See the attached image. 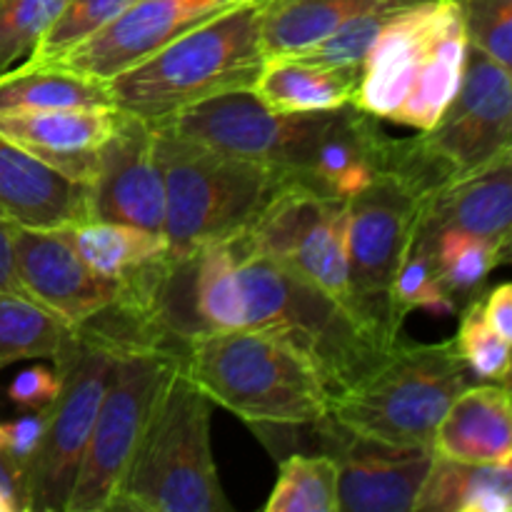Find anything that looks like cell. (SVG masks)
Returning <instances> with one entry per match:
<instances>
[{
  "mask_svg": "<svg viewBox=\"0 0 512 512\" xmlns=\"http://www.w3.org/2000/svg\"><path fill=\"white\" fill-rule=\"evenodd\" d=\"M430 195L408 175L388 170L348 200V273L355 315L390 343H398L403 330L390 288Z\"/></svg>",
  "mask_w": 512,
  "mask_h": 512,
  "instance_id": "obj_10",
  "label": "cell"
},
{
  "mask_svg": "<svg viewBox=\"0 0 512 512\" xmlns=\"http://www.w3.org/2000/svg\"><path fill=\"white\" fill-rule=\"evenodd\" d=\"M435 455L475 465H512L510 383H470L433 433Z\"/></svg>",
  "mask_w": 512,
  "mask_h": 512,
  "instance_id": "obj_21",
  "label": "cell"
},
{
  "mask_svg": "<svg viewBox=\"0 0 512 512\" xmlns=\"http://www.w3.org/2000/svg\"><path fill=\"white\" fill-rule=\"evenodd\" d=\"M390 300H393L395 318L403 323L413 310H428L433 315H460L458 303L450 298L440 280L438 268L433 258V235L428 225L420 220L400 258L398 270H395L393 288H390Z\"/></svg>",
  "mask_w": 512,
  "mask_h": 512,
  "instance_id": "obj_30",
  "label": "cell"
},
{
  "mask_svg": "<svg viewBox=\"0 0 512 512\" xmlns=\"http://www.w3.org/2000/svg\"><path fill=\"white\" fill-rule=\"evenodd\" d=\"M138 323L140 315L118 303L70 330L53 360L60 390L48 405L43 443L25 473V512H65L115 355Z\"/></svg>",
  "mask_w": 512,
  "mask_h": 512,
  "instance_id": "obj_7",
  "label": "cell"
},
{
  "mask_svg": "<svg viewBox=\"0 0 512 512\" xmlns=\"http://www.w3.org/2000/svg\"><path fill=\"white\" fill-rule=\"evenodd\" d=\"M418 138L448 178L512 153V68L468 43L458 93Z\"/></svg>",
  "mask_w": 512,
  "mask_h": 512,
  "instance_id": "obj_13",
  "label": "cell"
},
{
  "mask_svg": "<svg viewBox=\"0 0 512 512\" xmlns=\"http://www.w3.org/2000/svg\"><path fill=\"white\" fill-rule=\"evenodd\" d=\"M418 0H263L265 58L298 55L365 10Z\"/></svg>",
  "mask_w": 512,
  "mask_h": 512,
  "instance_id": "obj_26",
  "label": "cell"
},
{
  "mask_svg": "<svg viewBox=\"0 0 512 512\" xmlns=\"http://www.w3.org/2000/svg\"><path fill=\"white\" fill-rule=\"evenodd\" d=\"M395 140L380 130L378 118L353 103L343 105L320 138L303 185L328 198L350 200L388 173Z\"/></svg>",
  "mask_w": 512,
  "mask_h": 512,
  "instance_id": "obj_19",
  "label": "cell"
},
{
  "mask_svg": "<svg viewBox=\"0 0 512 512\" xmlns=\"http://www.w3.org/2000/svg\"><path fill=\"white\" fill-rule=\"evenodd\" d=\"M13 268L28 298L80 325L128 300L130 290L85 265L60 228L13 225Z\"/></svg>",
  "mask_w": 512,
  "mask_h": 512,
  "instance_id": "obj_16",
  "label": "cell"
},
{
  "mask_svg": "<svg viewBox=\"0 0 512 512\" xmlns=\"http://www.w3.org/2000/svg\"><path fill=\"white\" fill-rule=\"evenodd\" d=\"M210 400L173 363L138 435L110 510L230 512L210 443Z\"/></svg>",
  "mask_w": 512,
  "mask_h": 512,
  "instance_id": "obj_5",
  "label": "cell"
},
{
  "mask_svg": "<svg viewBox=\"0 0 512 512\" xmlns=\"http://www.w3.org/2000/svg\"><path fill=\"white\" fill-rule=\"evenodd\" d=\"M13 225L10 220L0 218V290L25 295L13 268Z\"/></svg>",
  "mask_w": 512,
  "mask_h": 512,
  "instance_id": "obj_40",
  "label": "cell"
},
{
  "mask_svg": "<svg viewBox=\"0 0 512 512\" xmlns=\"http://www.w3.org/2000/svg\"><path fill=\"white\" fill-rule=\"evenodd\" d=\"M480 310H483L490 328L498 330L505 340L512 343V285L498 283L495 288H490L488 295L480 298Z\"/></svg>",
  "mask_w": 512,
  "mask_h": 512,
  "instance_id": "obj_38",
  "label": "cell"
},
{
  "mask_svg": "<svg viewBox=\"0 0 512 512\" xmlns=\"http://www.w3.org/2000/svg\"><path fill=\"white\" fill-rule=\"evenodd\" d=\"M358 75L300 55L265 58L253 93L280 113H323L353 103Z\"/></svg>",
  "mask_w": 512,
  "mask_h": 512,
  "instance_id": "obj_24",
  "label": "cell"
},
{
  "mask_svg": "<svg viewBox=\"0 0 512 512\" xmlns=\"http://www.w3.org/2000/svg\"><path fill=\"white\" fill-rule=\"evenodd\" d=\"M265 512H338V465L328 453H290Z\"/></svg>",
  "mask_w": 512,
  "mask_h": 512,
  "instance_id": "obj_31",
  "label": "cell"
},
{
  "mask_svg": "<svg viewBox=\"0 0 512 512\" xmlns=\"http://www.w3.org/2000/svg\"><path fill=\"white\" fill-rule=\"evenodd\" d=\"M428 228L433 235L435 268H438L445 290L463 313L465 305L478 298L488 275L498 265L508 263L512 245L495 243V240L480 238V235L465 233L458 228H433V225Z\"/></svg>",
  "mask_w": 512,
  "mask_h": 512,
  "instance_id": "obj_28",
  "label": "cell"
},
{
  "mask_svg": "<svg viewBox=\"0 0 512 512\" xmlns=\"http://www.w3.org/2000/svg\"><path fill=\"white\" fill-rule=\"evenodd\" d=\"M130 3H135V0H68L58 20L50 25L48 33L40 38V43L25 60L55 63L65 53L85 43L90 35L98 33L115 15L123 13Z\"/></svg>",
  "mask_w": 512,
  "mask_h": 512,
  "instance_id": "obj_33",
  "label": "cell"
},
{
  "mask_svg": "<svg viewBox=\"0 0 512 512\" xmlns=\"http://www.w3.org/2000/svg\"><path fill=\"white\" fill-rule=\"evenodd\" d=\"M470 383L475 380L453 340L428 345L400 340L375 368L330 395L328 418L363 438L430 445L445 410Z\"/></svg>",
  "mask_w": 512,
  "mask_h": 512,
  "instance_id": "obj_8",
  "label": "cell"
},
{
  "mask_svg": "<svg viewBox=\"0 0 512 512\" xmlns=\"http://www.w3.org/2000/svg\"><path fill=\"white\" fill-rule=\"evenodd\" d=\"M245 328L285 340L323 375L330 395L380 363L395 345L360 323L345 305L278 260L233 235Z\"/></svg>",
  "mask_w": 512,
  "mask_h": 512,
  "instance_id": "obj_4",
  "label": "cell"
},
{
  "mask_svg": "<svg viewBox=\"0 0 512 512\" xmlns=\"http://www.w3.org/2000/svg\"><path fill=\"white\" fill-rule=\"evenodd\" d=\"M0 495L10 500L15 512H25V478L18 465L8 458L3 443H0Z\"/></svg>",
  "mask_w": 512,
  "mask_h": 512,
  "instance_id": "obj_39",
  "label": "cell"
},
{
  "mask_svg": "<svg viewBox=\"0 0 512 512\" xmlns=\"http://www.w3.org/2000/svg\"><path fill=\"white\" fill-rule=\"evenodd\" d=\"M0 218L25 228L75 223L88 218V185L0 138Z\"/></svg>",
  "mask_w": 512,
  "mask_h": 512,
  "instance_id": "obj_20",
  "label": "cell"
},
{
  "mask_svg": "<svg viewBox=\"0 0 512 512\" xmlns=\"http://www.w3.org/2000/svg\"><path fill=\"white\" fill-rule=\"evenodd\" d=\"M68 0H0V73L28 58Z\"/></svg>",
  "mask_w": 512,
  "mask_h": 512,
  "instance_id": "obj_34",
  "label": "cell"
},
{
  "mask_svg": "<svg viewBox=\"0 0 512 512\" xmlns=\"http://www.w3.org/2000/svg\"><path fill=\"white\" fill-rule=\"evenodd\" d=\"M60 390V375L55 365H33V368L23 370L13 383L8 385V398L15 408L23 413H35V410H45L55 400Z\"/></svg>",
  "mask_w": 512,
  "mask_h": 512,
  "instance_id": "obj_37",
  "label": "cell"
},
{
  "mask_svg": "<svg viewBox=\"0 0 512 512\" xmlns=\"http://www.w3.org/2000/svg\"><path fill=\"white\" fill-rule=\"evenodd\" d=\"M45 425H48V408L25 413L15 420H0V443H3L8 458L18 465L23 478L43 443Z\"/></svg>",
  "mask_w": 512,
  "mask_h": 512,
  "instance_id": "obj_36",
  "label": "cell"
},
{
  "mask_svg": "<svg viewBox=\"0 0 512 512\" xmlns=\"http://www.w3.org/2000/svg\"><path fill=\"white\" fill-rule=\"evenodd\" d=\"M115 108L105 83L73 73L58 63H30L0 73V110L38 113V110Z\"/></svg>",
  "mask_w": 512,
  "mask_h": 512,
  "instance_id": "obj_27",
  "label": "cell"
},
{
  "mask_svg": "<svg viewBox=\"0 0 512 512\" xmlns=\"http://www.w3.org/2000/svg\"><path fill=\"white\" fill-rule=\"evenodd\" d=\"M335 113L338 108L323 113H280L268 108L253 90L243 88L188 105L158 125H168L183 138L208 148L283 170L303 183Z\"/></svg>",
  "mask_w": 512,
  "mask_h": 512,
  "instance_id": "obj_11",
  "label": "cell"
},
{
  "mask_svg": "<svg viewBox=\"0 0 512 512\" xmlns=\"http://www.w3.org/2000/svg\"><path fill=\"white\" fill-rule=\"evenodd\" d=\"M468 33L458 0H420L400 10L370 48L353 105L418 133L433 128L458 93Z\"/></svg>",
  "mask_w": 512,
  "mask_h": 512,
  "instance_id": "obj_2",
  "label": "cell"
},
{
  "mask_svg": "<svg viewBox=\"0 0 512 512\" xmlns=\"http://www.w3.org/2000/svg\"><path fill=\"white\" fill-rule=\"evenodd\" d=\"M153 125L165 183L168 253L243 233L280 190L298 183L283 170L195 143L168 125Z\"/></svg>",
  "mask_w": 512,
  "mask_h": 512,
  "instance_id": "obj_6",
  "label": "cell"
},
{
  "mask_svg": "<svg viewBox=\"0 0 512 512\" xmlns=\"http://www.w3.org/2000/svg\"><path fill=\"white\" fill-rule=\"evenodd\" d=\"M88 218L163 233L165 183L153 123L118 110L88 183Z\"/></svg>",
  "mask_w": 512,
  "mask_h": 512,
  "instance_id": "obj_15",
  "label": "cell"
},
{
  "mask_svg": "<svg viewBox=\"0 0 512 512\" xmlns=\"http://www.w3.org/2000/svg\"><path fill=\"white\" fill-rule=\"evenodd\" d=\"M180 360L210 403L260 435L328 420L330 390L323 375L285 340L263 330L203 335L180 348Z\"/></svg>",
  "mask_w": 512,
  "mask_h": 512,
  "instance_id": "obj_3",
  "label": "cell"
},
{
  "mask_svg": "<svg viewBox=\"0 0 512 512\" xmlns=\"http://www.w3.org/2000/svg\"><path fill=\"white\" fill-rule=\"evenodd\" d=\"M512 465H475L435 455L413 512H510Z\"/></svg>",
  "mask_w": 512,
  "mask_h": 512,
  "instance_id": "obj_25",
  "label": "cell"
},
{
  "mask_svg": "<svg viewBox=\"0 0 512 512\" xmlns=\"http://www.w3.org/2000/svg\"><path fill=\"white\" fill-rule=\"evenodd\" d=\"M453 343L475 383H510V340L490 328L480 298L463 308Z\"/></svg>",
  "mask_w": 512,
  "mask_h": 512,
  "instance_id": "obj_32",
  "label": "cell"
},
{
  "mask_svg": "<svg viewBox=\"0 0 512 512\" xmlns=\"http://www.w3.org/2000/svg\"><path fill=\"white\" fill-rule=\"evenodd\" d=\"M73 325L33 298L0 290V370L18 360L53 363L68 343Z\"/></svg>",
  "mask_w": 512,
  "mask_h": 512,
  "instance_id": "obj_29",
  "label": "cell"
},
{
  "mask_svg": "<svg viewBox=\"0 0 512 512\" xmlns=\"http://www.w3.org/2000/svg\"><path fill=\"white\" fill-rule=\"evenodd\" d=\"M178 355L180 348L150 333L143 320L125 335L65 512L110 510L140 430Z\"/></svg>",
  "mask_w": 512,
  "mask_h": 512,
  "instance_id": "obj_9",
  "label": "cell"
},
{
  "mask_svg": "<svg viewBox=\"0 0 512 512\" xmlns=\"http://www.w3.org/2000/svg\"><path fill=\"white\" fill-rule=\"evenodd\" d=\"M468 43L512 68V0H458Z\"/></svg>",
  "mask_w": 512,
  "mask_h": 512,
  "instance_id": "obj_35",
  "label": "cell"
},
{
  "mask_svg": "<svg viewBox=\"0 0 512 512\" xmlns=\"http://www.w3.org/2000/svg\"><path fill=\"white\" fill-rule=\"evenodd\" d=\"M60 230L90 270L125 285L130 293L168 255L163 233H150L135 225L83 218L60 225Z\"/></svg>",
  "mask_w": 512,
  "mask_h": 512,
  "instance_id": "obj_23",
  "label": "cell"
},
{
  "mask_svg": "<svg viewBox=\"0 0 512 512\" xmlns=\"http://www.w3.org/2000/svg\"><path fill=\"white\" fill-rule=\"evenodd\" d=\"M240 238L255 253L278 260L318 285L355 315L348 273V200L328 198L303 183H290Z\"/></svg>",
  "mask_w": 512,
  "mask_h": 512,
  "instance_id": "obj_12",
  "label": "cell"
},
{
  "mask_svg": "<svg viewBox=\"0 0 512 512\" xmlns=\"http://www.w3.org/2000/svg\"><path fill=\"white\" fill-rule=\"evenodd\" d=\"M338 465V512H413L435 450L363 438L333 420L318 425Z\"/></svg>",
  "mask_w": 512,
  "mask_h": 512,
  "instance_id": "obj_14",
  "label": "cell"
},
{
  "mask_svg": "<svg viewBox=\"0 0 512 512\" xmlns=\"http://www.w3.org/2000/svg\"><path fill=\"white\" fill-rule=\"evenodd\" d=\"M118 108H73L13 113L0 110V138L18 145L65 178L88 185L98 168L100 148L110 138Z\"/></svg>",
  "mask_w": 512,
  "mask_h": 512,
  "instance_id": "obj_18",
  "label": "cell"
},
{
  "mask_svg": "<svg viewBox=\"0 0 512 512\" xmlns=\"http://www.w3.org/2000/svg\"><path fill=\"white\" fill-rule=\"evenodd\" d=\"M263 65V0H243L180 33L105 88L118 110L163 123L205 98L253 88Z\"/></svg>",
  "mask_w": 512,
  "mask_h": 512,
  "instance_id": "obj_1",
  "label": "cell"
},
{
  "mask_svg": "<svg viewBox=\"0 0 512 512\" xmlns=\"http://www.w3.org/2000/svg\"><path fill=\"white\" fill-rule=\"evenodd\" d=\"M423 220L512 245V153L440 185L425 203Z\"/></svg>",
  "mask_w": 512,
  "mask_h": 512,
  "instance_id": "obj_22",
  "label": "cell"
},
{
  "mask_svg": "<svg viewBox=\"0 0 512 512\" xmlns=\"http://www.w3.org/2000/svg\"><path fill=\"white\" fill-rule=\"evenodd\" d=\"M243 0H135L55 63L98 83L153 55L185 30Z\"/></svg>",
  "mask_w": 512,
  "mask_h": 512,
  "instance_id": "obj_17",
  "label": "cell"
},
{
  "mask_svg": "<svg viewBox=\"0 0 512 512\" xmlns=\"http://www.w3.org/2000/svg\"><path fill=\"white\" fill-rule=\"evenodd\" d=\"M0 512H15V508L10 505V500L5 498V495H0Z\"/></svg>",
  "mask_w": 512,
  "mask_h": 512,
  "instance_id": "obj_41",
  "label": "cell"
}]
</instances>
